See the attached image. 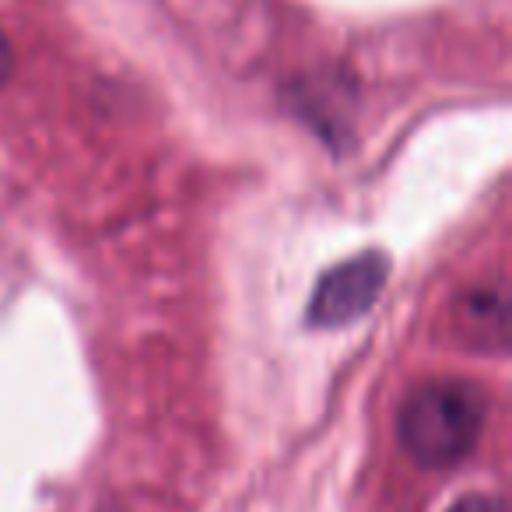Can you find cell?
I'll return each instance as SVG.
<instances>
[{
	"instance_id": "obj_1",
	"label": "cell",
	"mask_w": 512,
	"mask_h": 512,
	"mask_svg": "<svg viewBox=\"0 0 512 512\" xmlns=\"http://www.w3.org/2000/svg\"><path fill=\"white\" fill-rule=\"evenodd\" d=\"M488 421V397L470 379H428L400 404L397 435L418 467L446 470L474 453Z\"/></svg>"
},
{
	"instance_id": "obj_2",
	"label": "cell",
	"mask_w": 512,
	"mask_h": 512,
	"mask_svg": "<svg viewBox=\"0 0 512 512\" xmlns=\"http://www.w3.org/2000/svg\"><path fill=\"white\" fill-rule=\"evenodd\" d=\"M386 278H390V260L383 253H376V249L330 267L320 278V285H316L313 299H309V323L334 330L362 320L383 295Z\"/></svg>"
},
{
	"instance_id": "obj_3",
	"label": "cell",
	"mask_w": 512,
	"mask_h": 512,
	"mask_svg": "<svg viewBox=\"0 0 512 512\" xmlns=\"http://www.w3.org/2000/svg\"><path fill=\"white\" fill-rule=\"evenodd\" d=\"M456 330L477 351H505L509 341V295L505 285H477L456 302Z\"/></svg>"
},
{
	"instance_id": "obj_4",
	"label": "cell",
	"mask_w": 512,
	"mask_h": 512,
	"mask_svg": "<svg viewBox=\"0 0 512 512\" xmlns=\"http://www.w3.org/2000/svg\"><path fill=\"white\" fill-rule=\"evenodd\" d=\"M449 512H505V502L495 495H467V498H460Z\"/></svg>"
},
{
	"instance_id": "obj_5",
	"label": "cell",
	"mask_w": 512,
	"mask_h": 512,
	"mask_svg": "<svg viewBox=\"0 0 512 512\" xmlns=\"http://www.w3.org/2000/svg\"><path fill=\"white\" fill-rule=\"evenodd\" d=\"M8 78H11V43H8V36L0 32V88L8 85Z\"/></svg>"
}]
</instances>
